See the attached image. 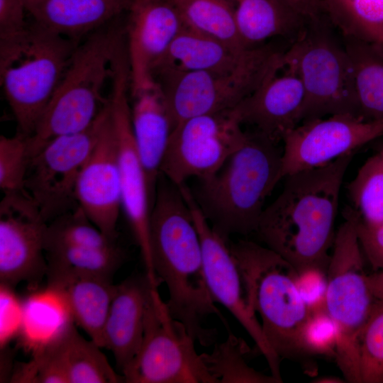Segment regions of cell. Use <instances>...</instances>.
Instances as JSON below:
<instances>
[{
    "label": "cell",
    "instance_id": "cell-39",
    "mask_svg": "<svg viewBox=\"0 0 383 383\" xmlns=\"http://www.w3.org/2000/svg\"><path fill=\"white\" fill-rule=\"evenodd\" d=\"M356 230L366 261L374 272H383V222L369 224L357 216Z\"/></svg>",
    "mask_w": 383,
    "mask_h": 383
},
{
    "label": "cell",
    "instance_id": "cell-40",
    "mask_svg": "<svg viewBox=\"0 0 383 383\" xmlns=\"http://www.w3.org/2000/svg\"><path fill=\"white\" fill-rule=\"evenodd\" d=\"M308 20L316 19L324 16L321 6L314 0H279Z\"/></svg>",
    "mask_w": 383,
    "mask_h": 383
},
{
    "label": "cell",
    "instance_id": "cell-32",
    "mask_svg": "<svg viewBox=\"0 0 383 383\" xmlns=\"http://www.w3.org/2000/svg\"><path fill=\"white\" fill-rule=\"evenodd\" d=\"M353 210L369 224L383 222V146L366 160L348 185Z\"/></svg>",
    "mask_w": 383,
    "mask_h": 383
},
{
    "label": "cell",
    "instance_id": "cell-9",
    "mask_svg": "<svg viewBox=\"0 0 383 383\" xmlns=\"http://www.w3.org/2000/svg\"><path fill=\"white\" fill-rule=\"evenodd\" d=\"M282 52L272 48L258 60L225 73L157 67L153 77L165 96L174 128L193 117L233 110L282 69Z\"/></svg>",
    "mask_w": 383,
    "mask_h": 383
},
{
    "label": "cell",
    "instance_id": "cell-30",
    "mask_svg": "<svg viewBox=\"0 0 383 383\" xmlns=\"http://www.w3.org/2000/svg\"><path fill=\"white\" fill-rule=\"evenodd\" d=\"M251 353L244 340L229 333L225 341L215 344L211 353H203L201 357L216 383H280L272 374L249 365Z\"/></svg>",
    "mask_w": 383,
    "mask_h": 383
},
{
    "label": "cell",
    "instance_id": "cell-19",
    "mask_svg": "<svg viewBox=\"0 0 383 383\" xmlns=\"http://www.w3.org/2000/svg\"><path fill=\"white\" fill-rule=\"evenodd\" d=\"M304 89L299 77L282 68L231 110L243 124L276 141L301 123Z\"/></svg>",
    "mask_w": 383,
    "mask_h": 383
},
{
    "label": "cell",
    "instance_id": "cell-24",
    "mask_svg": "<svg viewBox=\"0 0 383 383\" xmlns=\"http://www.w3.org/2000/svg\"><path fill=\"white\" fill-rule=\"evenodd\" d=\"M46 278L47 287L62 296L73 322L104 348V327L116 289L112 279L77 275Z\"/></svg>",
    "mask_w": 383,
    "mask_h": 383
},
{
    "label": "cell",
    "instance_id": "cell-27",
    "mask_svg": "<svg viewBox=\"0 0 383 383\" xmlns=\"http://www.w3.org/2000/svg\"><path fill=\"white\" fill-rule=\"evenodd\" d=\"M69 383L124 382L109 364L101 347L87 340L74 323L55 340Z\"/></svg>",
    "mask_w": 383,
    "mask_h": 383
},
{
    "label": "cell",
    "instance_id": "cell-23",
    "mask_svg": "<svg viewBox=\"0 0 383 383\" xmlns=\"http://www.w3.org/2000/svg\"><path fill=\"white\" fill-rule=\"evenodd\" d=\"M33 22L79 43L126 11L131 0H24Z\"/></svg>",
    "mask_w": 383,
    "mask_h": 383
},
{
    "label": "cell",
    "instance_id": "cell-34",
    "mask_svg": "<svg viewBox=\"0 0 383 383\" xmlns=\"http://www.w3.org/2000/svg\"><path fill=\"white\" fill-rule=\"evenodd\" d=\"M360 383H383V302L362 330L358 347Z\"/></svg>",
    "mask_w": 383,
    "mask_h": 383
},
{
    "label": "cell",
    "instance_id": "cell-14",
    "mask_svg": "<svg viewBox=\"0 0 383 383\" xmlns=\"http://www.w3.org/2000/svg\"><path fill=\"white\" fill-rule=\"evenodd\" d=\"M111 82L109 104L118 147L121 211H123L140 248L145 272L153 283H160L154 272L150 248L149 223L152 200L145 169L133 133L128 99L129 72L126 64L119 63L115 67Z\"/></svg>",
    "mask_w": 383,
    "mask_h": 383
},
{
    "label": "cell",
    "instance_id": "cell-26",
    "mask_svg": "<svg viewBox=\"0 0 383 383\" xmlns=\"http://www.w3.org/2000/svg\"><path fill=\"white\" fill-rule=\"evenodd\" d=\"M342 38L351 62L359 116L365 121H383V52L359 40Z\"/></svg>",
    "mask_w": 383,
    "mask_h": 383
},
{
    "label": "cell",
    "instance_id": "cell-4",
    "mask_svg": "<svg viewBox=\"0 0 383 383\" xmlns=\"http://www.w3.org/2000/svg\"><path fill=\"white\" fill-rule=\"evenodd\" d=\"M335 232L326 271L322 306L335 323L336 363L345 380L360 383L358 347L370 318L383 302V272L369 274L351 209Z\"/></svg>",
    "mask_w": 383,
    "mask_h": 383
},
{
    "label": "cell",
    "instance_id": "cell-38",
    "mask_svg": "<svg viewBox=\"0 0 383 383\" xmlns=\"http://www.w3.org/2000/svg\"><path fill=\"white\" fill-rule=\"evenodd\" d=\"M13 288L0 284V345L5 348L9 342L19 335L23 320V302Z\"/></svg>",
    "mask_w": 383,
    "mask_h": 383
},
{
    "label": "cell",
    "instance_id": "cell-2",
    "mask_svg": "<svg viewBox=\"0 0 383 383\" xmlns=\"http://www.w3.org/2000/svg\"><path fill=\"white\" fill-rule=\"evenodd\" d=\"M150 248L154 272L168 291L172 316L204 346L211 345L214 331L204 326L210 315L224 321L209 291L201 240L180 187L161 176L151 206Z\"/></svg>",
    "mask_w": 383,
    "mask_h": 383
},
{
    "label": "cell",
    "instance_id": "cell-6",
    "mask_svg": "<svg viewBox=\"0 0 383 383\" xmlns=\"http://www.w3.org/2000/svg\"><path fill=\"white\" fill-rule=\"evenodd\" d=\"M122 34L104 28L79 43L32 135L26 138L30 158L52 140L84 131L108 99L103 97L122 49Z\"/></svg>",
    "mask_w": 383,
    "mask_h": 383
},
{
    "label": "cell",
    "instance_id": "cell-41",
    "mask_svg": "<svg viewBox=\"0 0 383 383\" xmlns=\"http://www.w3.org/2000/svg\"><path fill=\"white\" fill-rule=\"evenodd\" d=\"M317 382H343L340 379L335 377L321 378L316 381Z\"/></svg>",
    "mask_w": 383,
    "mask_h": 383
},
{
    "label": "cell",
    "instance_id": "cell-29",
    "mask_svg": "<svg viewBox=\"0 0 383 383\" xmlns=\"http://www.w3.org/2000/svg\"><path fill=\"white\" fill-rule=\"evenodd\" d=\"M45 255L46 277L77 275L112 279L126 259L124 251L117 245L107 248L53 246L45 248Z\"/></svg>",
    "mask_w": 383,
    "mask_h": 383
},
{
    "label": "cell",
    "instance_id": "cell-25",
    "mask_svg": "<svg viewBox=\"0 0 383 383\" xmlns=\"http://www.w3.org/2000/svg\"><path fill=\"white\" fill-rule=\"evenodd\" d=\"M234 11L238 35L248 48L273 38L293 41L308 19L279 0H228Z\"/></svg>",
    "mask_w": 383,
    "mask_h": 383
},
{
    "label": "cell",
    "instance_id": "cell-28",
    "mask_svg": "<svg viewBox=\"0 0 383 383\" xmlns=\"http://www.w3.org/2000/svg\"><path fill=\"white\" fill-rule=\"evenodd\" d=\"M324 15L338 33L383 52V0H321Z\"/></svg>",
    "mask_w": 383,
    "mask_h": 383
},
{
    "label": "cell",
    "instance_id": "cell-15",
    "mask_svg": "<svg viewBox=\"0 0 383 383\" xmlns=\"http://www.w3.org/2000/svg\"><path fill=\"white\" fill-rule=\"evenodd\" d=\"M0 202V284L38 288L47 274L48 223L25 192L4 193Z\"/></svg>",
    "mask_w": 383,
    "mask_h": 383
},
{
    "label": "cell",
    "instance_id": "cell-31",
    "mask_svg": "<svg viewBox=\"0 0 383 383\" xmlns=\"http://www.w3.org/2000/svg\"><path fill=\"white\" fill-rule=\"evenodd\" d=\"M185 25L238 47H246L238 33L228 0H170Z\"/></svg>",
    "mask_w": 383,
    "mask_h": 383
},
{
    "label": "cell",
    "instance_id": "cell-12",
    "mask_svg": "<svg viewBox=\"0 0 383 383\" xmlns=\"http://www.w3.org/2000/svg\"><path fill=\"white\" fill-rule=\"evenodd\" d=\"M198 231L207 287L215 303L223 306L254 341L264 356L270 374L280 383L281 359L274 352L263 333L257 316L252 309L240 267L232 254L228 240L216 233L197 205L191 189L180 187Z\"/></svg>",
    "mask_w": 383,
    "mask_h": 383
},
{
    "label": "cell",
    "instance_id": "cell-7",
    "mask_svg": "<svg viewBox=\"0 0 383 383\" xmlns=\"http://www.w3.org/2000/svg\"><path fill=\"white\" fill-rule=\"evenodd\" d=\"M334 30L326 16L308 20L282 52V68L296 74L304 87L301 123L333 115L360 118L351 62Z\"/></svg>",
    "mask_w": 383,
    "mask_h": 383
},
{
    "label": "cell",
    "instance_id": "cell-36",
    "mask_svg": "<svg viewBox=\"0 0 383 383\" xmlns=\"http://www.w3.org/2000/svg\"><path fill=\"white\" fill-rule=\"evenodd\" d=\"M337 331L335 323L324 311L321 302L311 306V313L303 332L306 355H321L335 358Z\"/></svg>",
    "mask_w": 383,
    "mask_h": 383
},
{
    "label": "cell",
    "instance_id": "cell-17",
    "mask_svg": "<svg viewBox=\"0 0 383 383\" xmlns=\"http://www.w3.org/2000/svg\"><path fill=\"white\" fill-rule=\"evenodd\" d=\"M126 11V51L134 94L155 83V66L187 26L170 0H131Z\"/></svg>",
    "mask_w": 383,
    "mask_h": 383
},
{
    "label": "cell",
    "instance_id": "cell-37",
    "mask_svg": "<svg viewBox=\"0 0 383 383\" xmlns=\"http://www.w3.org/2000/svg\"><path fill=\"white\" fill-rule=\"evenodd\" d=\"M24 0H0V53L21 43L27 36L29 25Z\"/></svg>",
    "mask_w": 383,
    "mask_h": 383
},
{
    "label": "cell",
    "instance_id": "cell-22",
    "mask_svg": "<svg viewBox=\"0 0 383 383\" xmlns=\"http://www.w3.org/2000/svg\"><path fill=\"white\" fill-rule=\"evenodd\" d=\"M272 49L264 45L238 47L186 26L155 69L174 66L187 70L231 72L258 60Z\"/></svg>",
    "mask_w": 383,
    "mask_h": 383
},
{
    "label": "cell",
    "instance_id": "cell-10",
    "mask_svg": "<svg viewBox=\"0 0 383 383\" xmlns=\"http://www.w3.org/2000/svg\"><path fill=\"white\" fill-rule=\"evenodd\" d=\"M152 286L140 349L122 372L128 383H216L195 350L194 338L174 318Z\"/></svg>",
    "mask_w": 383,
    "mask_h": 383
},
{
    "label": "cell",
    "instance_id": "cell-35",
    "mask_svg": "<svg viewBox=\"0 0 383 383\" xmlns=\"http://www.w3.org/2000/svg\"><path fill=\"white\" fill-rule=\"evenodd\" d=\"M30 157L26 137L0 136V188L3 194L24 191Z\"/></svg>",
    "mask_w": 383,
    "mask_h": 383
},
{
    "label": "cell",
    "instance_id": "cell-5",
    "mask_svg": "<svg viewBox=\"0 0 383 383\" xmlns=\"http://www.w3.org/2000/svg\"><path fill=\"white\" fill-rule=\"evenodd\" d=\"M228 245L272 349L281 360L305 355L303 332L311 306L301 291L296 270L265 245L248 240H228Z\"/></svg>",
    "mask_w": 383,
    "mask_h": 383
},
{
    "label": "cell",
    "instance_id": "cell-21",
    "mask_svg": "<svg viewBox=\"0 0 383 383\" xmlns=\"http://www.w3.org/2000/svg\"><path fill=\"white\" fill-rule=\"evenodd\" d=\"M131 96L134 140L145 169L152 203L160 166L174 126L165 96L156 82L150 87Z\"/></svg>",
    "mask_w": 383,
    "mask_h": 383
},
{
    "label": "cell",
    "instance_id": "cell-13",
    "mask_svg": "<svg viewBox=\"0 0 383 383\" xmlns=\"http://www.w3.org/2000/svg\"><path fill=\"white\" fill-rule=\"evenodd\" d=\"M247 132L231 111L187 119L174 127L160 174L177 186L215 173L243 143Z\"/></svg>",
    "mask_w": 383,
    "mask_h": 383
},
{
    "label": "cell",
    "instance_id": "cell-16",
    "mask_svg": "<svg viewBox=\"0 0 383 383\" xmlns=\"http://www.w3.org/2000/svg\"><path fill=\"white\" fill-rule=\"evenodd\" d=\"M383 135V121L333 115L301 122L283 137L282 177L326 165Z\"/></svg>",
    "mask_w": 383,
    "mask_h": 383
},
{
    "label": "cell",
    "instance_id": "cell-33",
    "mask_svg": "<svg viewBox=\"0 0 383 383\" xmlns=\"http://www.w3.org/2000/svg\"><path fill=\"white\" fill-rule=\"evenodd\" d=\"M116 245L87 217L78 205L48 223L45 248L53 246H76L107 248Z\"/></svg>",
    "mask_w": 383,
    "mask_h": 383
},
{
    "label": "cell",
    "instance_id": "cell-8",
    "mask_svg": "<svg viewBox=\"0 0 383 383\" xmlns=\"http://www.w3.org/2000/svg\"><path fill=\"white\" fill-rule=\"evenodd\" d=\"M79 43L32 22L26 38L0 54L1 85L19 134L33 133Z\"/></svg>",
    "mask_w": 383,
    "mask_h": 383
},
{
    "label": "cell",
    "instance_id": "cell-3",
    "mask_svg": "<svg viewBox=\"0 0 383 383\" xmlns=\"http://www.w3.org/2000/svg\"><path fill=\"white\" fill-rule=\"evenodd\" d=\"M268 137L247 132L240 146L192 192L213 229L229 240L256 232L265 202L282 179V149Z\"/></svg>",
    "mask_w": 383,
    "mask_h": 383
},
{
    "label": "cell",
    "instance_id": "cell-1",
    "mask_svg": "<svg viewBox=\"0 0 383 383\" xmlns=\"http://www.w3.org/2000/svg\"><path fill=\"white\" fill-rule=\"evenodd\" d=\"M353 152L322 166L292 173L266 207L255 233L288 261L300 277L325 272L335 232L340 189Z\"/></svg>",
    "mask_w": 383,
    "mask_h": 383
},
{
    "label": "cell",
    "instance_id": "cell-42",
    "mask_svg": "<svg viewBox=\"0 0 383 383\" xmlns=\"http://www.w3.org/2000/svg\"><path fill=\"white\" fill-rule=\"evenodd\" d=\"M314 1H316V2H318V3L319 4H321V0H314ZM321 7H322V6H321Z\"/></svg>",
    "mask_w": 383,
    "mask_h": 383
},
{
    "label": "cell",
    "instance_id": "cell-20",
    "mask_svg": "<svg viewBox=\"0 0 383 383\" xmlns=\"http://www.w3.org/2000/svg\"><path fill=\"white\" fill-rule=\"evenodd\" d=\"M152 286L146 272L116 285L104 331V348L113 355L121 373L137 355L143 336L147 302Z\"/></svg>",
    "mask_w": 383,
    "mask_h": 383
},
{
    "label": "cell",
    "instance_id": "cell-11",
    "mask_svg": "<svg viewBox=\"0 0 383 383\" xmlns=\"http://www.w3.org/2000/svg\"><path fill=\"white\" fill-rule=\"evenodd\" d=\"M109 115L108 99L88 128L52 140L30 158L24 191L48 223L78 206L76 186L79 176Z\"/></svg>",
    "mask_w": 383,
    "mask_h": 383
},
{
    "label": "cell",
    "instance_id": "cell-18",
    "mask_svg": "<svg viewBox=\"0 0 383 383\" xmlns=\"http://www.w3.org/2000/svg\"><path fill=\"white\" fill-rule=\"evenodd\" d=\"M76 199L90 221L109 239L116 240L121 211V179L110 109L98 141L79 176Z\"/></svg>",
    "mask_w": 383,
    "mask_h": 383
}]
</instances>
